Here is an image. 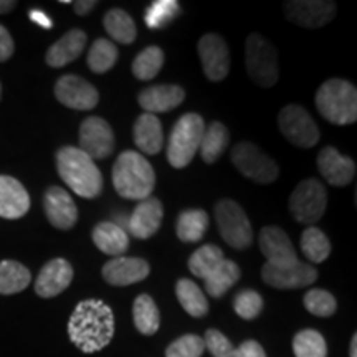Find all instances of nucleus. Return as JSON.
Listing matches in <instances>:
<instances>
[{
  "instance_id": "nucleus-1",
  "label": "nucleus",
  "mask_w": 357,
  "mask_h": 357,
  "mask_svg": "<svg viewBox=\"0 0 357 357\" xmlns=\"http://www.w3.org/2000/svg\"><path fill=\"white\" fill-rule=\"evenodd\" d=\"M70 341L84 354L101 351L114 336V312L101 300L78 303L68 321Z\"/></svg>"
},
{
  "instance_id": "nucleus-2",
  "label": "nucleus",
  "mask_w": 357,
  "mask_h": 357,
  "mask_svg": "<svg viewBox=\"0 0 357 357\" xmlns=\"http://www.w3.org/2000/svg\"><path fill=\"white\" fill-rule=\"evenodd\" d=\"M56 171L75 194L83 199H96L102 192V174L95 160L82 149L65 146L56 153Z\"/></svg>"
},
{
  "instance_id": "nucleus-3",
  "label": "nucleus",
  "mask_w": 357,
  "mask_h": 357,
  "mask_svg": "<svg viewBox=\"0 0 357 357\" xmlns=\"http://www.w3.org/2000/svg\"><path fill=\"white\" fill-rule=\"evenodd\" d=\"M113 185L123 199L144 200L155 187V172L144 155L136 151H124L113 166Z\"/></svg>"
},
{
  "instance_id": "nucleus-4",
  "label": "nucleus",
  "mask_w": 357,
  "mask_h": 357,
  "mask_svg": "<svg viewBox=\"0 0 357 357\" xmlns=\"http://www.w3.org/2000/svg\"><path fill=\"white\" fill-rule=\"evenodd\" d=\"M316 108L329 123L346 126L357 121V89L352 83L333 78L316 93Z\"/></svg>"
},
{
  "instance_id": "nucleus-5",
  "label": "nucleus",
  "mask_w": 357,
  "mask_h": 357,
  "mask_svg": "<svg viewBox=\"0 0 357 357\" xmlns=\"http://www.w3.org/2000/svg\"><path fill=\"white\" fill-rule=\"evenodd\" d=\"M204 131L205 123L200 114L187 113L178 118L167 144V160L174 169H184L192 162L199 153Z\"/></svg>"
},
{
  "instance_id": "nucleus-6",
  "label": "nucleus",
  "mask_w": 357,
  "mask_h": 357,
  "mask_svg": "<svg viewBox=\"0 0 357 357\" xmlns=\"http://www.w3.org/2000/svg\"><path fill=\"white\" fill-rule=\"evenodd\" d=\"M245 65L253 83L261 88L275 86L280 78L278 52L260 33H250L245 43Z\"/></svg>"
},
{
  "instance_id": "nucleus-7",
  "label": "nucleus",
  "mask_w": 357,
  "mask_h": 357,
  "mask_svg": "<svg viewBox=\"0 0 357 357\" xmlns=\"http://www.w3.org/2000/svg\"><path fill=\"white\" fill-rule=\"evenodd\" d=\"M215 218L222 238L235 250H247L253 243V229L247 213L235 200L223 199L215 205Z\"/></svg>"
},
{
  "instance_id": "nucleus-8",
  "label": "nucleus",
  "mask_w": 357,
  "mask_h": 357,
  "mask_svg": "<svg viewBox=\"0 0 357 357\" xmlns=\"http://www.w3.org/2000/svg\"><path fill=\"white\" fill-rule=\"evenodd\" d=\"M328 194L318 178H305L294 187L289 197V212L296 222L312 225L319 222L326 212Z\"/></svg>"
},
{
  "instance_id": "nucleus-9",
  "label": "nucleus",
  "mask_w": 357,
  "mask_h": 357,
  "mask_svg": "<svg viewBox=\"0 0 357 357\" xmlns=\"http://www.w3.org/2000/svg\"><path fill=\"white\" fill-rule=\"evenodd\" d=\"M231 162L238 172L258 184H271L278 178V166L253 142L242 141L231 149Z\"/></svg>"
},
{
  "instance_id": "nucleus-10",
  "label": "nucleus",
  "mask_w": 357,
  "mask_h": 357,
  "mask_svg": "<svg viewBox=\"0 0 357 357\" xmlns=\"http://www.w3.org/2000/svg\"><path fill=\"white\" fill-rule=\"evenodd\" d=\"M278 126L281 134L301 149H310L319 142V129L303 106H284L278 114Z\"/></svg>"
},
{
  "instance_id": "nucleus-11",
  "label": "nucleus",
  "mask_w": 357,
  "mask_h": 357,
  "mask_svg": "<svg viewBox=\"0 0 357 357\" xmlns=\"http://www.w3.org/2000/svg\"><path fill=\"white\" fill-rule=\"evenodd\" d=\"M88 158L101 160L109 158L114 149V132L106 119L89 116L79 126V147Z\"/></svg>"
},
{
  "instance_id": "nucleus-12",
  "label": "nucleus",
  "mask_w": 357,
  "mask_h": 357,
  "mask_svg": "<svg viewBox=\"0 0 357 357\" xmlns=\"http://www.w3.org/2000/svg\"><path fill=\"white\" fill-rule=\"evenodd\" d=\"M337 13L331 0H289L284 3V15L291 24L303 29H319L328 25Z\"/></svg>"
},
{
  "instance_id": "nucleus-13",
  "label": "nucleus",
  "mask_w": 357,
  "mask_h": 357,
  "mask_svg": "<svg viewBox=\"0 0 357 357\" xmlns=\"http://www.w3.org/2000/svg\"><path fill=\"white\" fill-rule=\"evenodd\" d=\"M261 278L271 288L296 289L314 283L318 280V270L300 260L289 266H273L265 263L261 268Z\"/></svg>"
},
{
  "instance_id": "nucleus-14",
  "label": "nucleus",
  "mask_w": 357,
  "mask_h": 357,
  "mask_svg": "<svg viewBox=\"0 0 357 357\" xmlns=\"http://www.w3.org/2000/svg\"><path fill=\"white\" fill-rule=\"evenodd\" d=\"M55 96L66 108L77 111L96 108L98 101H100L98 89L77 75H65L58 79L55 84Z\"/></svg>"
},
{
  "instance_id": "nucleus-15",
  "label": "nucleus",
  "mask_w": 357,
  "mask_h": 357,
  "mask_svg": "<svg viewBox=\"0 0 357 357\" xmlns=\"http://www.w3.org/2000/svg\"><path fill=\"white\" fill-rule=\"evenodd\" d=\"M199 56L205 77L211 82H222L230 71V52L220 35L205 33L199 42Z\"/></svg>"
},
{
  "instance_id": "nucleus-16",
  "label": "nucleus",
  "mask_w": 357,
  "mask_h": 357,
  "mask_svg": "<svg viewBox=\"0 0 357 357\" xmlns=\"http://www.w3.org/2000/svg\"><path fill=\"white\" fill-rule=\"evenodd\" d=\"M45 215L58 230H70L78 222V208L70 192L53 185L45 192L43 197Z\"/></svg>"
},
{
  "instance_id": "nucleus-17",
  "label": "nucleus",
  "mask_w": 357,
  "mask_h": 357,
  "mask_svg": "<svg viewBox=\"0 0 357 357\" xmlns=\"http://www.w3.org/2000/svg\"><path fill=\"white\" fill-rule=\"evenodd\" d=\"M260 250L266 263L273 266H289L298 261L296 250L287 231L280 227H265L260 231Z\"/></svg>"
},
{
  "instance_id": "nucleus-18",
  "label": "nucleus",
  "mask_w": 357,
  "mask_h": 357,
  "mask_svg": "<svg viewBox=\"0 0 357 357\" xmlns=\"http://www.w3.org/2000/svg\"><path fill=\"white\" fill-rule=\"evenodd\" d=\"M149 263L137 257H116L102 266V278L113 287H129L149 276Z\"/></svg>"
},
{
  "instance_id": "nucleus-19",
  "label": "nucleus",
  "mask_w": 357,
  "mask_h": 357,
  "mask_svg": "<svg viewBox=\"0 0 357 357\" xmlns=\"http://www.w3.org/2000/svg\"><path fill=\"white\" fill-rule=\"evenodd\" d=\"M73 281V266L65 258H53L45 265L35 280V293L40 298H55Z\"/></svg>"
},
{
  "instance_id": "nucleus-20",
  "label": "nucleus",
  "mask_w": 357,
  "mask_h": 357,
  "mask_svg": "<svg viewBox=\"0 0 357 357\" xmlns=\"http://www.w3.org/2000/svg\"><path fill=\"white\" fill-rule=\"evenodd\" d=\"M319 174L328 184L334 187H344L351 184L356 177V164L351 158L342 155L336 147L326 146L318 155Z\"/></svg>"
},
{
  "instance_id": "nucleus-21",
  "label": "nucleus",
  "mask_w": 357,
  "mask_h": 357,
  "mask_svg": "<svg viewBox=\"0 0 357 357\" xmlns=\"http://www.w3.org/2000/svg\"><path fill=\"white\" fill-rule=\"evenodd\" d=\"M164 208L159 199L147 197L137 204L132 215L129 217L128 230L129 234L139 240H147L155 235L162 223Z\"/></svg>"
},
{
  "instance_id": "nucleus-22",
  "label": "nucleus",
  "mask_w": 357,
  "mask_h": 357,
  "mask_svg": "<svg viewBox=\"0 0 357 357\" xmlns=\"http://www.w3.org/2000/svg\"><path fill=\"white\" fill-rule=\"evenodd\" d=\"M30 211V195L20 181L0 176V217L17 220Z\"/></svg>"
},
{
  "instance_id": "nucleus-23",
  "label": "nucleus",
  "mask_w": 357,
  "mask_h": 357,
  "mask_svg": "<svg viewBox=\"0 0 357 357\" xmlns=\"http://www.w3.org/2000/svg\"><path fill=\"white\" fill-rule=\"evenodd\" d=\"M184 98V89L177 84H155V86L142 89L137 96V101L146 113L155 114L176 109L177 106L182 105Z\"/></svg>"
},
{
  "instance_id": "nucleus-24",
  "label": "nucleus",
  "mask_w": 357,
  "mask_h": 357,
  "mask_svg": "<svg viewBox=\"0 0 357 357\" xmlns=\"http://www.w3.org/2000/svg\"><path fill=\"white\" fill-rule=\"evenodd\" d=\"M86 33L79 29L66 32L56 43H53L48 48L47 55H45L47 65L52 66V68H61V66H66L71 61L78 60L82 56L84 47H86Z\"/></svg>"
},
{
  "instance_id": "nucleus-25",
  "label": "nucleus",
  "mask_w": 357,
  "mask_h": 357,
  "mask_svg": "<svg viewBox=\"0 0 357 357\" xmlns=\"http://www.w3.org/2000/svg\"><path fill=\"white\" fill-rule=\"evenodd\" d=\"M134 144L141 153L155 155L162 151L164 146V131L162 124L155 114L144 113L134 123Z\"/></svg>"
},
{
  "instance_id": "nucleus-26",
  "label": "nucleus",
  "mask_w": 357,
  "mask_h": 357,
  "mask_svg": "<svg viewBox=\"0 0 357 357\" xmlns=\"http://www.w3.org/2000/svg\"><path fill=\"white\" fill-rule=\"evenodd\" d=\"M91 236L96 248L109 257H123L129 248L128 231L114 222H100Z\"/></svg>"
},
{
  "instance_id": "nucleus-27",
  "label": "nucleus",
  "mask_w": 357,
  "mask_h": 357,
  "mask_svg": "<svg viewBox=\"0 0 357 357\" xmlns=\"http://www.w3.org/2000/svg\"><path fill=\"white\" fill-rule=\"evenodd\" d=\"M230 144V132L227 129L225 124L222 123H212L211 126L204 131L202 141H200L199 153L200 158L205 164H213L222 158V154L225 153L227 147Z\"/></svg>"
},
{
  "instance_id": "nucleus-28",
  "label": "nucleus",
  "mask_w": 357,
  "mask_h": 357,
  "mask_svg": "<svg viewBox=\"0 0 357 357\" xmlns=\"http://www.w3.org/2000/svg\"><path fill=\"white\" fill-rule=\"evenodd\" d=\"M208 229V215L200 208L184 211L177 217L176 234L184 243H197Z\"/></svg>"
},
{
  "instance_id": "nucleus-29",
  "label": "nucleus",
  "mask_w": 357,
  "mask_h": 357,
  "mask_svg": "<svg viewBox=\"0 0 357 357\" xmlns=\"http://www.w3.org/2000/svg\"><path fill=\"white\" fill-rule=\"evenodd\" d=\"M242 276V270L231 260H223L211 275L205 278V289H207L208 296L222 298L229 289L234 287L236 281Z\"/></svg>"
},
{
  "instance_id": "nucleus-30",
  "label": "nucleus",
  "mask_w": 357,
  "mask_h": 357,
  "mask_svg": "<svg viewBox=\"0 0 357 357\" xmlns=\"http://www.w3.org/2000/svg\"><path fill=\"white\" fill-rule=\"evenodd\" d=\"M134 326L144 336H153L159 331L160 312L149 294H139L132 306Z\"/></svg>"
},
{
  "instance_id": "nucleus-31",
  "label": "nucleus",
  "mask_w": 357,
  "mask_h": 357,
  "mask_svg": "<svg viewBox=\"0 0 357 357\" xmlns=\"http://www.w3.org/2000/svg\"><path fill=\"white\" fill-rule=\"evenodd\" d=\"M30 270L15 260L0 261V294H15L30 284Z\"/></svg>"
},
{
  "instance_id": "nucleus-32",
  "label": "nucleus",
  "mask_w": 357,
  "mask_h": 357,
  "mask_svg": "<svg viewBox=\"0 0 357 357\" xmlns=\"http://www.w3.org/2000/svg\"><path fill=\"white\" fill-rule=\"evenodd\" d=\"M176 294L181 306L184 307L187 314H190L192 318H202L208 312L207 298H205L202 289L192 280H178L176 284Z\"/></svg>"
},
{
  "instance_id": "nucleus-33",
  "label": "nucleus",
  "mask_w": 357,
  "mask_h": 357,
  "mask_svg": "<svg viewBox=\"0 0 357 357\" xmlns=\"http://www.w3.org/2000/svg\"><path fill=\"white\" fill-rule=\"evenodd\" d=\"M102 25L114 42L129 45L136 40V24H134L132 17L121 8H111L106 12Z\"/></svg>"
},
{
  "instance_id": "nucleus-34",
  "label": "nucleus",
  "mask_w": 357,
  "mask_h": 357,
  "mask_svg": "<svg viewBox=\"0 0 357 357\" xmlns=\"http://www.w3.org/2000/svg\"><path fill=\"white\" fill-rule=\"evenodd\" d=\"M223 260L225 258H223L222 248H218L213 243H207L192 253L189 258V270L197 278L205 280Z\"/></svg>"
},
{
  "instance_id": "nucleus-35",
  "label": "nucleus",
  "mask_w": 357,
  "mask_h": 357,
  "mask_svg": "<svg viewBox=\"0 0 357 357\" xmlns=\"http://www.w3.org/2000/svg\"><path fill=\"white\" fill-rule=\"evenodd\" d=\"M118 61V47L108 38H98L88 52V66L93 73H108Z\"/></svg>"
},
{
  "instance_id": "nucleus-36",
  "label": "nucleus",
  "mask_w": 357,
  "mask_h": 357,
  "mask_svg": "<svg viewBox=\"0 0 357 357\" xmlns=\"http://www.w3.org/2000/svg\"><path fill=\"white\" fill-rule=\"evenodd\" d=\"M301 252L311 263H323L331 253V242L323 230L307 227L301 235Z\"/></svg>"
},
{
  "instance_id": "nucleus-37",
  "label": "nucleus",
  "mask_w": 357,
  "mask_h": 357,
  "mask_svg": "<svg viewBox=\"0 0 357 357\" xmlns=\"http://www.w3.org/2000/svg\"><path fill=\"white\" fill-rule=\"evenodd\" d=\"M162 65L164 52L160 50V47L151 45V47H146L132 61V75L141 82H149V79L158 77Z\"/></svg>"
},
{
  "instance_id": "nucleus-38",
  "label": "nucleus",
  "mask_w": 357,
  "mask_h": 357,
  "mask_svg": "<svg viewBox=\"0 0 357 357\" xmlns=\"http://www.w3.org/2000/svg\"><path fill=\"white\" fill-rule=\"evenodd\" d=\"M294 357H328L323 334L316 329H303L293 339Z\"/></svg>"
},
{
  "instance_id": "nucleus-39",
  "label": "nucleus",
  "mask_w": 357,
  "mask_h": 357,
  "mask_svg": "<svg viewBox=\"0 0 357 357\" xmlns=\"http://www.w3.org/2000/svg\"><path fill=\"white\" fill-rule=\"evenodd\" d=\"M181 13V6L176 0H155L146 12V25L149 29H162Z\"/></svg>"
},
{
  "instance_id": "nucleus-40",
  "label": "nucleus",
  "mask_w": 357,
  "mask_h": 357,
  "mask_svg": "<svg viewBox=\"0 0 357 357\" xmlns=\"http://www.w3.org/2000/svg\"><path fill=\"white\" fill-rule=\"evenodd\" d=\"M305 307L318 318H329L336 312L337 303L329 291L314 288L305 294Z\"/></svg>"
},
{
  "instance_id": "nucleus-41",
  "label": "nucleus",
  "mask_w": 357,
  "mask_h": 357,
  "mask_svg": "<svg viewBox=\"0 0 357 357\" xmlns=\"http://www.w3.org/2000/svg\"><path fill=\"white\" fill-rule=\"evenodd\" d=\"M205 351L204 339L197 334H185L166 349V357H200Z\"/></svg>"
},
{
  "instance_id": "nucleus-42",
  "label": "nucleus",
  "mask_w": 357,
  "mask_h": 357,
  "mask_svg": "<svg viewBox=\"0 0 357 357\" xmlns=\"http://www.w3.org/2000/svg\"><path fill=\"white\" fill-rule=\"evenodd\" d=\"M234 310L242 319H255L263 310V298L253 289H245L235 296Z\"/></svg>"
},
{
  "instance_id": "nucleus-43",
  "label": "nucleus",
  "mask_w": 357,
  "mask_h": 357,
  "mask_svg": "<svg viewBox=\"0 0 357 357\" xmlns=\"http://www.w3.org/2000/svg\"><path fill=\"white\" fill-rule=\"evenodd\" d=\"M202 339L205 347H207L213 357H236V349L234 344H231L225 334L217 331V329H208L205 333V337Z\"/></svg>"
},
{
  "instance_id": "nucleus-44",
  "label": "nucleus",
  "mask_w": 357,
  "mask_h": 357,
  "mask_svg": "<svg viewBox=\"0 0 357 357\" xmlns=\"http://www.w3.org/2000/svg\"><path fill=\"white\" fill-rule=\"evenodd\" d=\"M15 45L8 33V30L3 25H0V61H7L13 55Z\"/></svg>"
},
{
  "instance_id": "nucleus-45",
  "label": "nucleus",
  "mask_w": 357,
  "mask_h": 357,
  "mask_svg": "<svg viewBox=\"0 0 357 357\" xmlns=\"http://www.w3.org/2000/svg\"><path fill=\"white\" fill-rule=\"evenodd\" d=\"M236 357H266L265 349L257 341H245L236 349Z\"/></svg>"
},
{
  "instance_id": "nucleus-46",
  "label": "nucleus",
  "mask_w": 357,
  "mask_h": 357,
  "mask_svg": "<svg viewBox=\"0 0 357 357\" xmlns=\"http://www.w3.org/2000/svg\"><path fill=\"white\" fill-rule=\"evenodd\" d=\"M30 20L35 22V24L43 26V29H52L53 26V22L50 20V17L47 15V13H43L42 10H30L29 13Z\"/></svg>"
},
{
  "instance_id": "nucleus-47",
  "label": "nucleus",
  "mask_w": 357,
  "mask_h": 357,
  "mask_svg": "<svg viewBox=\"0 0 357 357\" xmlns=\"http://www.w3.org/2000/svg\"><path fill=\"white\" fill-rule=\"evenodd\" d=\"M96 6H98L96 0H78V2L73 3L75 12H77L78 15H82V17H84L86 13L91 12Z\"/></svg>"
},
{
  "instance_id": "nucleus-48",
  "label": "nucleus",
  "mask_w": 357,
  "mask_h": 357,
  "mask_svg": "<svg viewBox=\"0 0 357 357\" xmlns=\"http://www.w3.org/2000/svg\"><path fill=\"white\" fill-rule=\"evenodd\" d=\"M15 7H17L15 0H0V15H2V13L13 10Z\"/></svg>"
},
{
  "instance_id": "nucleus-49",
  "label": "nucleus",
  "mask_w": 357,
  "mask_h": 357,
  "mask_svg": "<svg viewBox=\"0 0 357 357\" xmlns=\"http://www.w3.org/2000/svg\"><path fill=\"white\" fill-rule=\"evenodd\" d=\"M351 357H357V334H354L351 339V351H349Z\"/></svg>"
},
{
  "instance_id": "nucleus-50",
  "label": "nucleus",
  "mask_w": 357,
  "mask_h": 357,
  "mask_svg": "<svg viewBox=\"0 0 357 357\" xmlns=\"http://www.w3.org/2000/svg\"><path fill=\"white\" fill-rule=\"evenodd\" d=\"M0 95H2V86H0Z\"/></svg>"
}]
</instances>
